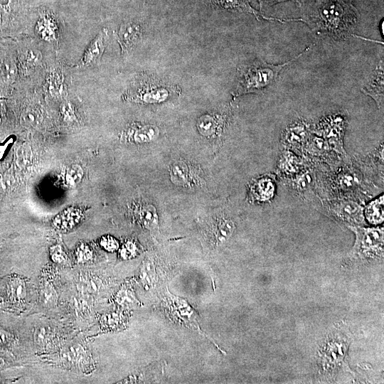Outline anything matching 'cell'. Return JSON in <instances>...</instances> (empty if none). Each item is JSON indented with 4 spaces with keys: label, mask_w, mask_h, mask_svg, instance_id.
<instances>
[{
    "label": "cell",
    "mask_w": 384,
    "mask_h": 384,
    "mask_svg": "<svg viewBox=\"0 0 384 384\" xmlns=\"http://www.w3.org/2000/svg\"><path fill=\"white\" fill-rule=\"evenodd\" d=\"M206 1L210 6L216 9L219 8L232 11L250 13L257 19L261 16L265 20H277L279 21H282L279 19L268 18L262 15L250 6L249 0H206Z\"/></svg>",
    "instance_id": "e0dca14e"
},
{
    "label": "cell",
    "mask_w": 384,
    "mask_h": 384,
    "mask_svg": "<svg viewBox=\"0 0 384 384\" xmlns=\"http://www.w3.org/2000/svg\"><path fill=\"white\" fill-rule=\"evenodd\" d=\"M356 235L351 256L360 259L380 257L383 253V228L348 227Z\"/></svg>",
    "instance_id": "8992f818"
},
{
    "label": "cell",
    "mask_w": 384,
    "mask_h": 384,
    "mask_svg": "<svg viewBox=\"0 0 384 384\" xmlns=\"http://www.w3.org/2000/svg\"><path fill=\"white\" fill-rule=\"evenodd\" d=\"M41 59L42 55L41 52L31 48L19 52L18 58L20 68L23 72L38 65L41 62Z\"/></svg>",
    "instance_id": "603a6c76"
},
{
    "label": "cell",
    "mask_w": 384,
    "mask_h": 384,
    "mask_svg": "<svg viewBox=\"0 0 384 384\" xmlns=\"http://www.w3.org/2000/svg\"><path fill=\"white\" fill-rule=\"evenodd\" d=\"M4 361H1V360L0 359V368H1V367H3V366H4Z\"/></svg>",
    "instance_id": "1f68e13d"
},
{
    "label": "cell",
    "mask_w": 384,
    "mask_h": 384,
    "mask_svg": "<svg viewBox=\"0 0 384 384\" xmlns=\"http://www.w3.org/2000/svg\"><path fill=\"white\" fill-rule=\"evenodd\" d=\"M310 48L311 46L308 47L294 58L282 64L274 65L262 60H257L250 64L238 68V83L232 92L233 100L243 95L262 92L275 82L284 67L292 63Z\"/></svg>",
    "instance_id": "7a4b0ae2"
},
{
    "label": "cell",
    "mask_w": 384,
    "mask_h": 384,
    "mask_svg": "<svg viewBox=\"0 0 384 384\" xmlns=\"http://www.w3.org/2000/svg\"><path fill=\"white\" fill-rule=\"evenodd\" d=\"M362 92L372 97L378 109L383 105V60H380Z\"/></svg>",
    "instance_id": "9a60e30c"
},
{
    "label": "cell",
    "mask_w": 384,
    "mask_h": 384,
    "mask_svg": "<svg viewBox=\"0 0 384 384\" xmlns=\"http://www.w3.org/2000/svg\"><path fill=\"white\" fill-rule=\"evenodd\" d=\"M311 123L298 117L287 124L279 137L282 149L302 156L311 136Z\"/></svg>",
    "instance_id": "52a82bcc"
},
{
    "label": "cell",
    "mask_w": 384,
    "mask_h": 384,
    "mask_svg": "<svg viewBox=\"0 0 384 384\" xmlns=\"http://www.w3.org/2000/svg\"><path fill=\"white\" fill-rule=\"evenodd\" d=\"M17 65L14 56L4 51L0 52V89L6 90L15 80Z\"/></svg>",
    "instance_id": "ac0fdd59"
},
{
    "label": "cell",
    "mask_w": 384,
    "mask_h": 384,
    "mask_svg": "<svg viewBox=\"0 0 384 384\" xmlns=\"http://www.w3.org/2000/svg\"><path fill=\"white\" fill-rule=\"evenodd\" d=\"M311 166L302 156L282 149L276 165V176L283 181L292 178Z\"/></svg>",
    "instance_id": "9c48e42d"
},
{
    "label": "cell",
    "mask_w": 384,
    "mask_h": 384,
    "mask_svg": "<svg viewBox=\"0 0 384 384\" xmlns=\"http://www.w3.org/2000/svg\"><path fill=\"white\" fill-rule=\"evenodd\" d=\"M45 90L53 98H62L66 93L64 76L60 70L54 69L46 77Z\"/></svg>",
    "instance_id": "ffe728a7"
},
{
    "label": "cell",
    "mask_w": 384,
    "mask_h": 384,
    "mask_svg": "<svg viewBox=\"0 0 384 384\" xmlns=\"http://www.w3.org/2000/svg\"><path fill=\"white\" fill-rule=\"evenodd\" d=\"M358 17L356 8L343 0H316L299 20L319 34L343 40L353 36Z\"/></svg>",
    "instance_id": "6da1fadb"
},
{
    "label": "cell",
    "mask_w": 384,
    "mask_h": 384,
    "mask_svg": "<svg viewBox=\"0 0 384 384\" xmlns=\"http://www.w3.org/2000/svg\"><path fill=\"white\" fill-rule=\"evenodd\" d=\"M285 1H294L295 2L299 3L301 0H258L260 7L261 10H264L266 8H268L271 6H273L277 3Z\"/></svg>",
    "instance_id": "f1b7e54d"
},
{
    "label": "cell",
    "mask_w": 384,
    "mask_h": 384,
    "mask_svg": "<svg viewBox=\"0 0 384 384\" xmlns=\"http://www.w3.org/2000/svg\"><path fill=\"white\" fill-rule=\"evenodd\" d=\"M181 88L178 85L165 82L157 78L139 74L134 78L124 93L130 101L142 104L164 102L178 97Z\"/></svg>",
    "instance_id": "3957f363"
},
{
    "label": "cell",
    "mask_w": 384,
    "mask_h": 384,
    "mask_svg": "<svg viewBox=\"0 0 384 384\" xmlns=\"http://www.w3.org/2000/svg\"><path fill=\"white\" fill-rule=\"evenodd\" d=\"M83 176V170L78 164H73L69 166L66 171L65 180L69 186L78 185Z\"/></svg>",
    "instance_id": "d4e9b609"
},
{
    "label": "cell",
    "mask_w": 384,
    "mask_h": 384,
    "mask_svg": "<svg viewBox=\"0 0 384 384\" xmlns=\"http://www.w3.org/2000/svg\"><path fill=\"white\" fill-rule=\"evenodd\" d=\"M142 27L138 22L128 21L122 23L116 34L122 56L127 55L139 43L142 36Z\"/></svg>",
    "instance_id": "8fae6325"
},
{
    "label": "cell",
    "mask_w": 384,
    "mask_h": 384,
    "mask_svg": "<svg viewBox=\"0 0 384 384\" xmlns=\"http://www.w3.org/2000/svg\"><path fill=\"white\" fill-rule=\"evenodd\" d=\"M61 114L65 122L72 123L76 121L74 109L70 102H64L61 106Z\"/></svg>",
    "instance_id": "484cf974"
},
{
    "label": "cell",
    "mask_w": 384,
    "mask_h": 384,
    "mask_svg": "<svg viewBox=\"0 0 384 384\" xmlns=\"http://www.w3.org/2000/svg\"><path fill=\"white\" fill-rule=\"evenodd\" d=\"M365 220L373 225H377L384 220V198L382 194L363 206Z\"/></svg>",
    "instance_id": "44dd1931"
},
{
    "label": "cell",
    "mask_w": 384,
    "mask_h": 384,
    "mask_svg": "<svg viewBox=\"0 0 384 384\" xmlns=\"http://www.w3.org/2000/svg\"><path fill=\"white\" fill-rule=\"evenodd\" d=\"M233 105L222 110L201 116L197 121V128L201 134L207 137L220 135L230 122Z\"/></svg>",
    "instance_id": "ba28073f"
},
{
    "label": "cell",
    "mask_w": 384,
    "mask_h": 384,
    "mask_svg": "<svg viewBox=\"0 0 384 384\" xmlns=\"http://www.w3.org/2000/svg\"><path fill=\"white\" fill-rule=\"evenodd\" d=\"M53 261L60 263L66 260V255L60 246H55L51 250Z\"/></svg>",
    "instance_id": "4316f807"
},
{
    "label": "cell",
    "mask_w": 384,
    "mask_h": 384,
    "mask_svg": "<svg viewBox=\"0 0 384 384\" xmlns=\"http://www.w3.org/2000/svg\"><path fill=\"white\" fill-rule=\"evenodd\" d=\"M19 152V156L18 158L20 159L21 161V164H26V163H28V161L30 160V150L28 149V147H23L21 151H18Z\"/></svg>",
    "instance_id": "f546056e"
},
{
    "label": "cell",
    "mask_w": 384,
    "mask_h": 384,
    "mask_svg": "<svg viewBox=\"0 0 384 384\" xmlns=\"http://www.w3.org/2000/svg\"><path fill=\"white\" fill-rule=\"evenodd\" d=\"M319 203L317 208L329 217L345 223L348 227L358 226L365 223L363 203L344 198H320L316 196Z\"/></svg>",
    "instance_id": "277c9868"
},
{
    "label": "cell",
    "mask_w": 384,
    "mask_h": 384,
    "mask_svg": "<svg viewBox=\"0 0 384 384\" xmlns=\"http://www.w3.org/2000/svg\"><path fill=\"white\" fill-rule=\"evenodd\" d=\"M38 34L45 41L54 42L57 39L58 25L53 14L42 10L36 26Z\"/></svg>",
    "instance_id": "d6986e66"
},
{
    "label": "cell",
    "mask_w": 384,
    "mask_h": 384,
    "mask_svg": "<svg viewBox=\"0 0 384 384\" xmlns=\"http://www.w3.org/2000/svg\"><path fill=\"white\" fill-rule=\"evenodd\" d=\"M276 175L266 174L252 180L248 186V196L253 202L267 203L276 193Z\"/></svg>",
    "instance_id": "30bf717a"
},
{
    "label": "cell",
    "mask_w": 384,
    "mask_h": 384,
    "mask_svg": "<svg viewBox=\"0 0 384 384\" xmlns=\"http://www.w3.org/2000/svg\"><path fill=\"white\" fill-rule=\"evenodd\" d=\"M1 292L2 302L10 308L19 305L26 296L23 279L16 276L9 277L4 282Z\"/></svg>",
    "instance_id": "4fadbf2b"
},
{
    "label": "cell",
    "mask_w": 384,
    "mask_h": 384,
    "mask_svg": "<svg viewBox=\"0 0 384 384\" xmlns=\"http://www.w3.org/2000/svg\"><path fill=\"white\" fill-rule=\"evenodd\" d=\"M129 132H131V138L138 143L150 142L159 134V129L151 124L133 127Z\"/></svg>",
    "instance_id": "7402d4cb"
},
{
    "label": "cell",
    "mask_w": 384,
    "mask_h": 384,
    "mask_svg": "<svg viewBox=\"0 0 384 384\" xmlns=\"http://www.w3.org/2000/svg\"><path fill=\"white\" fill-rule=\"evenodd\" d=\"M102 245L107 250H114L117 247L116 242L112 238L103 239Z\"/></svg>",
    "instance_id": "4dcf8cb0"
},
{
    "label": "cell",
    "mask_w": 384,
    "mask_h": 384,
    "mask_svg": "<svg viewBox=\"0 0 384 384\" xmlns=\"http://www.w3.org/2000/svg\"><path fill=\"white\" fill-rule=\"evenodd\" d=\"M234 230L235 223L233 219L222 215L211 220L208 236L215 245H220L231 236Z\"/></svg>",
    "instance_id": "5bb4252c"
},
{
    "label": "cell",
    "mask_w": 384,
    "mask_h": 384,
    "mask_svg": "<svg viewBox=\"0 0 384 384\" xmlns=\"http://www.w3.org/2000/svg\"><path fill=\"white\" fill-rule=\"evenodd\" d=\"M107 39V29L102 28L90 43L76 68H85L99 63L105 50Z\"/></svg>",
    "instance_id": "7c38bea8"
},
{
    "label": "cell",
    "mask_w": 384,
    "mask_h": 384,
    "mask_svg": "<svg viewBox=\"0 0 384 384\" xmlns=\"http://www.w3.org/2000/svg\"><path fill=\"white\" fill-rule=\"evenodd\" d=\"M347 125V116L338 112L324 116L315 123H311V131L314 134L323 138L339 156L346 159L343 137Z\"/></svg>",
    "instance_id": "5b68a950"
},
{
    "label": "cell",
    "mask_w": 384,
    "mask_h": 384,
    "mask_svg": "<svg viewBox=\"0 0 384 384\" xmlns=\"http://www.w3.org/2000/svg\"><path fill=\"white\" fill-rule=\"evenodd\" d=\"M78 259L79 261L85 262L91 257V252L89 247L82 245L78 250Z\"/></svg>",
    "instance_id": "83f0119b"
},
{
    "label": "cell",
    "mask_w": 384,
    "mask_h": 384,
    "mask_svg": "<svg viewBox=\"0 0 384 384\" xmlns=\"http://www.w3.org/2000/svg\"><path fill=\"white\" fill-rule=\"evenodd\" d=\"M171 181L176 185L198 184L199 178L196 170L183 160L174 161L170 167Z\"/></svg>",
    "instance_id": "2e32d148"
},
{
    "label": "cell",
    "mask_w": 384,
    "mask_h": 384,
    "mask_svg": "<svg viewBox=\"0 0 384 384\" xmlns=\"http://www.w3.org/2000/svg\"><path fill=\"white\" fill-rule=\"evenodd\" d=\"M43 117L41 112L33 107L26 109L21 116V122L28 127H36L42 122Z\"/></svg>",
    "instance_id": "cb8c5ba5"
}]
</instances>
